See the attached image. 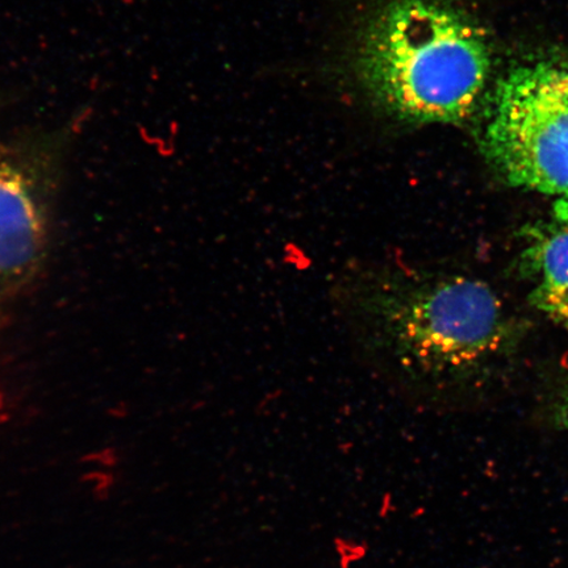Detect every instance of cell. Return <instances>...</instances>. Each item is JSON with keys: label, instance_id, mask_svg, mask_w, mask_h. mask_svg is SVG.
<instances>
[{"label": "cell", "instance_id": "5", "mask_svg": "<svg viewBox=\"0 0 568 568\" xmlns=\"http://www.w3.org/2000/svg\"><path fill=\"white\" fill-rule=\"evenodd\" d=\"M554 217L558 220L559 223H562L568 229V197L559 199V201L554 204Z\"/></svg>", "mask_w": 568, "mask_h": 568}, {"label": "cell", "instance_id": "3", "mask_svg": "<svg viewBox=\"0 0 568 568\" xmlns=\"http://www.w3.org/2000/svg\"><path fill=\"white\" fill-rule=\"evenodd\" d=\"M62 138L0 145V324L44 265Z\"/></svg>", "mask_w": 568, "mask_h": 568}, {"label": "cell", "instance_id": "6", "mask_svg": "<svg viewBox=\"0 0 568 568\" xmlns=\"http://www.w3.org/2000/svg\"><path fill=\"white\" fill-rule=\"evenodd\" d=\"M557 423L559 426L568 430V390L558 404Z\"/></svg>", "mask_w": 568, "mask_h": 568}, {"label": "cell", "instance_id": "4", "mask_svg": "<svg viewBox=\"0 0 568 568\" xmlns=\"http://www.w3.org/2000/svg\"><path fill=\"white\" fill-rule=\"evenodd\" d=\"M535 278L530 300L568 332V229L539 233L525 252Z\"/></svg>", "mask_w": 568, "mask_h": 568}, {"label": "cell", "instance_id": "1", "mask_svg": "<svg viewBox=\"0 0 568 568\" xmlns=\"http://www.w3.org/2000/svg\"><path fill=\"white\" fill-rule=\"evenodd\" d=\"M351 62L374 105L414 124L465 122L493 65L485 33L439 0H383L367 10Z\"/></svg>", "mask_w": 568, "mask_h": 568}, {"label": "cell", "instance_id": "2", "mask_svg": "<svg viewBox=\"0 0 568 568\" xmlns=\"http://www.w3.org/2000/svg\"><path fill=\"white\" fill-rule=\"evenodd\" d=\"M480 148L510 186L568 197V62L541 61L503 78Z\"/></svg>", "mask_w": 568, "mask_h": 568}]
</instances>
